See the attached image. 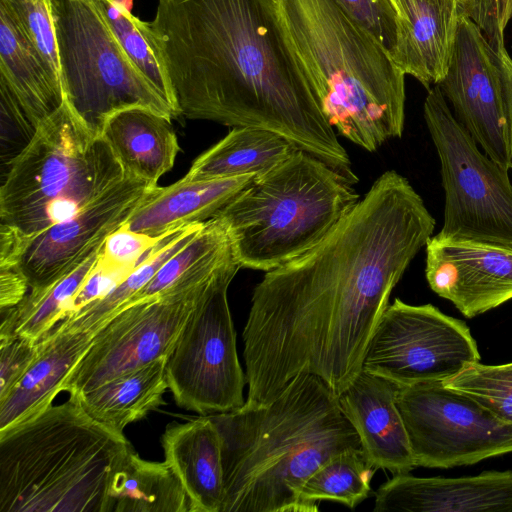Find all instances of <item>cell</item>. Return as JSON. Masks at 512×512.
I'll return each mask as SVG.
<instances>
[{"mask_svg": "<svg viewBox=\"0 0 512 512\" xmlns=\"http://www.w3.org/2000/svg\"><path fill=\"white\" fill-rule=\"evenodd\" d=\"M435 225L408 179L386 171L318 244L266 272L242 334L244 406L269 403L302 374L341 394L362 371L391 292Z\"/></svg>", "mask_w": 512, "mask_h": 512, "instance_id": "6da1fadb", "label": "cell"}, {"mask_svg": "<svg viewBox=\"0 0 512 512\" xmlns=\"http://www.w3.org/2000/svg\"><path fill=\"white\" fill-rule=\"evenodd\" d=\"M137 22L179 116L276 132L358 182L289 45L276 0H158L154 19Z\"/></svg>", "mask_w": 512, "mask_h": 512, "instance_id": "7a4b0ae2", "label": "cell"}, {"mask_svg": "<svg viewBox=\"0 0 512 512\" xmlns=\"http://www.w3.org/2000/svg\"><path fill=\"white\" fill-rule=\"evenodd\" d=\"M208 416L221 438V512H317L301 496L307 479L331 457L361 449L338 395L313 374L265 405Z\"/></svg>", "mask_w": 512, "mask_h": 512, "instance_id": "3957f363", "label": "cell"}, {"mask_svg": "<svg viewBox=\"0 0 512 512\" xmlns=\"http://www.w3.org/2000/svg\"><path fill=\"white\" fill-rule=\"evenodd\" d=\"M295 57L329 124L373 152L400 138L405 73L387 47L337 0H276Z\"/></svg>", "mask_w": 512, "mask_h": 512, "instance_id": "277c9868", "label": "cell"}, {"mask_svg": "<svg viewBox=\"0 0 512 512\" xmlns=\"http://www.w3.org/2000/svg\"><path fill=\"white\" fill-rule=\"evenodd\" d=\"M131 449L69 395L0 431V512H110V481Z\"/></svg>", "mask_w": 512, "mask_h": 512, "instance_id": "5b68a950", "label": "cell"}, {"mask_svg": "<svg viewBox=\"0 0 512 512\" xmlns=\"http://www.w3.org/2000/svg\"><path fill=\"white\" fill-rule=\"evenodd\" d=\"M352 186L297 149L255 176L214 217L225 225L240 266L268 272L313 248L351 211L360 200Z\"/></svg>", "mask_w": 512, "mask_h": 512, "instance_id": "8992f818", "label": "cell"}, {"mask_svg": "<svg viewBox=\"0 0 512 512\" xmlns=\"http://www.w3.org/2000/svg\"><path fill=\"white\" fill-rule=\"evenodd\" d=\"M126 177L106 140L91 133L64 101L2 176L0 226L34 237Z\"/></svg>", "mask_w": 512, "mask_h": 512, "instance_id": "52a82bcc", "label": "cell"}, {"mask_svg": "<svg viewBox=\"0 0 512 512\" xmlns=\"http://www.w3.org/2000/svg\"><path fill=\"white\" fill-rule=\"evenodd\" d=\"M64 101L94 135L114 113L176 115L127 55L94 0H50Z\"/></svg>", "mask_w": 512, "mask_h": 512, "instance_id": "ba28073f", "label": "cell"}, {"mask_svg": "<svg viewBox=\"0 0 512 512\" xmlns=\"http://www.w3.org/2000/svg\"><path fill=\"white\" fill-rule=\"evenodd\" d=\"M445 193L444 223L435 236L512 251V183L508 169L483 150L455 118L438 85L424 101Z\"/></svg>", "mask_w": 512, "mask_h": 512, "instance_id": "9c48e42d", "label": "cell"}, {"mask_svg": "<svg viewBox=\"0 0 512 512\" xmlns=\"http://www.w3.org/2000/svg\"><path fill=\"white\" fill-rule=\"evenodd\" d=\"M238 261L208 283L166 360V379L176 404L201 415L243 407L246 374L240 365L228 287Z\"/></svg>", "mask_w": 512, "mask_h": 512, "instance_id": "30bf717a", "label": "cell"}, {"mask_svg": "<svg viewBox=\"0 0 512 512\" xmlns=\"http://www.w3.org/2000/svg\"><path fill=\"white\" fill-rule=\"evenodd\" d=\"M401 413L416 466L451 468L512 452V424L442 382L399 386Z\"/></svg>", "mask_w": 512, "mask_h": 512, "instance_id": "8fae6325", "label": "cell"}, {"mask_svg": "<svg viewBox=\"0 0 512 512\" xmlns=\"http://www.w3.org/2000/svg\"><path fill=\"white\" fill-rule=\"evenodd\" d=\"M459 123L483 152L512 169V57L460 9L453 54L438 84Z\"/></svg>", "mask_w": 512, "mask_h": 512, "instance_id": "7c38bea8", "label": "cell"}, {"mask_svg": "<svg viewBox=\"0 0 512 512\" xmlns=\"http://www.w3.org/2000/svg\"><path fill=\"white\" fill-rule=\"evenodd\" d=\"M480 361L467 325L431 304H389L368 343L362 370L407 386L443 382Z\"/></svg>", "mask_w": 512, "mask_h": 512, "instance_id": "4fadbf2b", "label": "cell"}, {"mask_svg": "<svg viewBox=\"0 0 512 512\" xmlns=\"http://www.w3.org/2000/svg\"><path fill=\"white\" fill-rule=\"evenodd\" d=\"M213 278L185 292L137 302L116 313L95 332L62 392L80 395L168 357L199 296Z\"/></svg>", "mask_w": 512, "mask_h": 512, "instance_id": "5bb4252c", "label": "cell"}, {"mask_svg": "<svg viewBox=\"0 0 512 512\" xmlns=\"http://www.w3.org/2000/svg\"><path fill=\"white\" fill-rule=\"evenodd\" d=\"M156 186L127 176L71 218L34 237L2 226L10 233L15 266L30 292H41L74 271L112 231L125 224Z\"/></svg>", "mask_w": 512, "mask_h": 512, "instance_id": "9a60e30c", "label": "cell"}, {"mask_svg": "<svg viewBox=\"0 0 512 512\" xmlns=\"http://www.w3.org/2000/svg\"><path fill=\"white\" fill-rule=\"evenodd\" d=\"M425 275L430 288L467 318L512 299V251L431 237Z\"/></svg>", "mask_w": 512, "mask_h": 512, "instance_id": "2e32d148", "label": "cell"}, {"mask_svg": "<svg viewBox=\"0 0 512 512\" xmlns=\"http://www.w3.org/2000/svg\"><path fill=\"white\" fill-rule=\"evenodd\" d=\"M374 512H512V471L444 478L393 474L375 492Z\"/></svg>", "mask_w": 512, "mask_h": 512, "instance_id": "e0dca14e", "label": "cell"}, {"mask_svg": "<svg viewBox=\"0 0 512 512\" xmlns=\"http://www.w3.org/2000/svg\"><path fill=\"white\" fill-rule=\"evenodd\" d=\"M398 389L390 380L362 370L338 395L367 462L392 474L409 473L417 467L397 405Z\"/></svg>", "mask_w": 512, "mask_h": 512, "instance_id": "ac0fdd59", "label": "cell"}, {"mask_svg": "<svg viewBox=\"0 0 512 512\" xmlns=\"http://www.w3.org/2000/svg\"><path fill=\"white\" fill-rule=\"evenodd\" d=\"M402 14L391 56L429 90L450 66L460 15L457 0H398Z\"/></svg>", "mask_w": 512, "mask_h": 512, "instance_id": "d6986e66", "label": "cell"}, {"mask_svg": "<svg viewBox=\"0 0 512 512\" xmlns=\"http://www.w3.org/2000/svg\"><path fill=\"white\" fill-rule=\"evenodd\" d=\"M95 332L72 330L57 323L40 339L39 352L15 386L0 398V431L52 404Z\"/></svg>", "mask_w": 512, "mask_h": 512, "instance_id": "ffe728a7", "label": "cell"}, {"mask_svg": "<svg viewBox=\"0 0 512 512\" xmlns=\"http://www.w3.org/2000/svg\"><path fill=\"white\" fill-rule=\"evenodd\" d=\"M164 461L180 479L190 512H221L224 475L221 438L208 415L167 425L161 436Z\"/></svg>", "mask_w": 512, "mask_h": 512, "instance_id": "44dd1931", "label": "cell"}, {"mask_svg": "<svg viewBox=\"0 0 512 512\" xmlns=\"http://www.w3.org/2000/svg\"><path fill=\"white\" fill-rule=\"evenodd\" d=\"M256 175L188 180L158 185L134 210L125 226L151 237L213 218Z\"/></svg>", "mask_w": 512, "mask_h": 512, "instance_id": "7402d4cb", "label": "cell"}, {"mask_svg": "<svg viewBox=\"0 0 512 512\" xmlns=\"http://www.w3.org/2000/svg\"><path fill=\"white\" fill-rule=\"evenodd\" d=\"M171 119L151 109L131 107L111 115L101 136L128 177L157 185L180 150Z\"/></svg>", "mask_w": 512, "mask_h": 512, "instance_id": "603a6c76", "label": "cell"}, {"mask_svg": "<svg viewBox=\"0 0 512 512\" xmlns=\"http://www.w3.org/2000/svg\"><path fill=\"white\" fill-rule=\"evenodd\" d=\"M0 79L37 127L64 102L62 88L53 80L13 13L1 0Z\"/></svg>", "mask_w": 512, "mask_h": 512, "instance_id": "cb8c5ba5", "label": "cell"}, {"mask_svg": "<svg viewBox=\"0 0 512 512\" xmlns=\"http://www.w3.org/2000/svg\"><path fill=\"white\" fill-rule=\"evenodd\" d=\"M167 357L115 377L91 391L76 395L84 411L107 428L123 433L164 403L168 389Z\"/></svg>", "mask_w": 512, "mask_h": 512, "instance_id": "d4e9b609", "label": "cell"}, {"mask_svg": "<svg viewBox=\"0 0 512 512\" xmlns=\"http://www.w3.org/2000/svg\"><path fill=\"white\" fill-rule=\"evenodd\" d=\"M234 261L237 260L225 225L218 218H211L121 310L137 302L179 294L204 284Z\"/></svg>", "mask_w": 512, "mask_h": 512, "instance_id": "484cf974", "label": "cell"}, {"mask_svg": "<svg viewBox=\"0 0 512 512\" xmlns=\"http://www.w3.org/2000/svg\"><path fill=\"white\" fill-rule=\"evenodd\" d=\"M297 146L284 136L262 128L237 126L192 163L188 180L263 174L285 159Z\"/></svg>", "mask_w": 512, "mask_h": 512, "instance_id": "4316f807", "label": "cell"}, {"mask_svg": "<svg viewBox=\"0 0 512 512\" xmlns=\"http://www.w3.org/2000/svg\"><path fill=\"white\" fill-rule=\"evenodd\" d=\"M110 512H190L186 491L164 462L142 459L131 449L109 486Z\"/></svg>", "mask_w": 512, "mask_h": 512, "instance_id": "83f0119b", "label": "cell"}, {"mask_svg": "<svg viewBox=\"0 0 512 512\" xmlns=\"http://www.w3.org/2000/svg\"><path fill=\"white\" fill-rule=\"evenodd\" d=\"M103 243L74 271L41 292H29L16 306L0 310V345L17 337L40 340L69 314L70 305L97 264Z\"/></svg>", "mask_w": 512, "mask_h": 512, "instance_id": "f1b7e54d", "label": "cell"}, {"mask_svg": "<svg viewBox=\"0 0 512 512\" xmlns=\"http://www.w3.org/2000/svg\"><path fill=\"white\" fill-rule=\"evenodd\" d=\"M204 223L188 225L165 234L122 282L104 297L60 321L62 325L72 330L96 332L153 278L171 256L199 232Z\"/></svg>", "mask_w": 512, "mask_h": 512, "instance_id": "f546056e", "label": "cell"}, {"mask_svg": "<svg viewBox=\"0 0 512 512\" xmlns=\"http://www.w3.org/2000/svg\"><path fill=\"white\" fill-rule=\"evenodd\" d=\"M376 471L361 449L348 450L324 462L307 479L301 496L314 505L333 500L354 508L368 497Z\"/></svg>", "mask_w": 512, "mask_h": 512, "instance_id": "4dcf8cb0", "label": "cell"}, {"mask_svg": "<svg viewBox=\"0 0 512 512\" xmlns=\"http://www.w3.org/2000/svg\"><path fill=\"white\" fill-rule=\"evenodd\" d=\"M94 1L127 55L168 102L178 117L171 84L148 40L138 26V18L117 0Z\"/></svg>", "mask_w": 512, "mask_h": 512, "instance_id": "1f68e13d", "label": "cell"}, {"mask_svg": "<svg viewBox=\"0 0 512 512\" xmlns=\"http://www.w3.org/2000/svg\"><path fill=\"white\" fill-rule=\"evenodd\" d=\"M464 393L503 421L512 424V362L501 365L467 364L459 373L442 382Z\"/></svg>", "mask_w": 512, "mask_h": 512, "instance_id": "d6a6232c", "label": "cell"}, {"mask_svg": "<svg viewBox=\"0 0 512 512\" xmlns=\"http://www.w3.org/2000/svg\"><path fill=\"white\" fill-rule=\"evenodd\" d=\"M37 50L53 80L62 88L50 0H1Z\"/></svg>", "mask_w": 512, "mask_h": 512, "instance_id": "836d02e7", "label": "cell"}, {"mask_svg": "<svg viewBox=\"0 0 512 512\" xmlns=\"http://www.w3.org/2000/svg\"><path fill=\"white\" fill-rule=\"evenodd\" d=\"M1 164L6 172L29 145L38 127L29 119L6 83L0 79ZM5 172V173H6ZM4 173V174H5ZM3 174V175H4ZM2 175V176H3Z\"/></svg>", "mask_w": 512, "mask_h": 512, "instance_id": "e575fe53", "label": "cell"}, {"mask_svg": "<svg viewBox=\"0 0 512 512\" xmlns=\"http://www.w3.org/2000/svg\"><path fill=\"white\" fill-rule=\"evenodd\" d=\"M389 50L396 44L401 17L391 0H337Z\"/></svg>", "mask_w": 512, "mask_h": 512, "instance_id": "d590c367", "label": "cell"}, {"mask_svg": "<svg viewBox=\"0 0 512 512\" xmlns=\"http://www.w3.org/2000/svg\"><path fill=\"white\" fill-rule=\"evenodd\" d=\"M163 236L151 237L123 224L105 238L101 261L115 267L134 269Z\"/></svg>", "mask_w": 512, "mask_h": 512, "instance_id": "8d00e7d4", "label": "cell"}, {"mask_svg": "<svg viewBox=\"0 0 512 512\" xmlns=\"http://www.w3.org/2000/svg\"><path fill=\"white\" fill-rule=\"evenodd\" d=\"M40 340L17 337L0 345V398L20 380L36 358Z\"/></svg>", "mask_w": 512, "mask_h": 512, "instance_id": "74e56055", "label": "cell"}, {"mask_svg": "<svg viewBox=\"0 0 512 512\" xmlns=\"http://www.w3.org/2000/svg\"><path fill=\"white\" fill-rule=\"evenodd\" d=\"M134 269L115 267L105 264L101 261L100 255L97 264L88 274L87 278L73 298L68 316L74 314L89 303L104 297L114 287L122 282Z\"/></svg>", "mask_w": 512, "mask_h": 512, "instance_id": "f35d334b", "label": "cell"}, {"mask_svg": "<svg viewBox=\"0 0 512 512\" xmlns=\"http://www.w3.org/2000/svg\"><path fill=\"white\" fill-rule=\"evenodd\" d=\"M28 289L26 279L16 266H0V310L18 305Z\"/></svg>", "mask_w": 512, "mask_h": 512, "instance_id": "ab89813d", "label": "cell"}, {"mask_svg": "<svg viewBox=\"0 0 512 512\" xmlns=\"http://www.w3.org/2000/svg\"><path fill=\"white\" fill-rule=\"evenodd\" d=\"M495 5L500 29L504 31L512 18V0H495Z\"/></svg>", "mask_w": 512, "mask_h": 512, "instance_id": "60d3db41", "label": "cell"}, {"mask_svg": "<svg viewBox=\"0 0 512 512\" xmlns=\"http://www.w3.org/2000/svg\"><path fill=\"white\" fill-rule=\"evenodd\" d=\"M391 2L393 3L394 7L398 11V13H399V15H400V17L402 19V14H401L400 6H399V1L398 0H391Z\"/></svg>", "mask_w": 512, "mask_h": 512, "instance_id": "b9f144b4", "label": "cell"}, {"mask_svg": "<svg viewBox=\"0 0 512 512\" xmlns=\"http://www.w3.org/2000/svg\"><path fill=\"white\" fill-rule=\"evenodd\" d=\"M460 4H465L467 3L469 0H457Z\"/></svg>", "mask_w": 512, "mask_h": 512, "instance_id": "7bdbcfd3", "label": "cell"}]
</instances>
